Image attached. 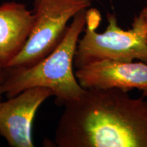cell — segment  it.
Wrapping results in <instances>:
<instances>
[{"mask_svg":"<svg viewBox=\"0 0 147 147\" xmlns=\"http://www.w3.org/2000/svg\"><path fill=\"white\" fill-rule=\"evenodd\" d=\"M119 89H85L65 106L58 147H147V101Z\"/></svg>","mask_w":147,"mask_h":147,"instance_id":"1","label":"cell"},{"mask_svg":"<svg viewBox=\"0 0 147 147\" xmlns=\"http://www.w3.org/2000/svg\"><path fill=\"white\" fill-rule=\"evenodd\" d=\"M87 10L74 16L59 45L43 59L29 67L5 69L3 94L10 98L27 89L45 87L53 92L59 105L78 98L84 89L75 76L74 59L80 36L86 26Z\"/></svg>","mask_w":147,"mask_h":147,"instance_id":"2","label":"cell"},{"mask_svg":"<svg viewBox=\"0 0 147 147\" xmlns=\"http://www.w3.org/2000/svg\"><path fill=\"white\" fill-rule=\"evenodd\" d=\"M100 16L98 11L87 10L86 26L79 38L74 67L76 69L102 60L131 62L139 59L147 63V44L144 36L143 17L134 18L131 29L125 31L118 25L115 14L108 13V26L104 33H97Z\"/></svg>","mask_w":147,"mask_h":147,"instance_id":"3","label":"cell"},{"mask_svg":"<svg viewBox=\"0 0 147 147\" xmlns=\"http://www.w3.org/2000/svg\"><path fill=\"white\" fill-rule=\"evenodd\" d=\"M91 0H34V22L26 43L5 69L23 68L48 56L63 40L67 24Z\"/></svg>","mask_w":147,"mask_h":147,"instance_id":"4","label":"cell"},{"mask_svg":"<svg viewBox=\"0 0 147 147\" xmlns=\"http://www.w3.org/2000/svg\"><path fill=\"white\" fill-rule=\"evenodd\" d=\"M53 92L45 87H34L0 101V135L12 147H34L32 127L38 108Z\"/></svg>","mask_w":147,"mask_h":147,"instance_id":"5","label":"cell"},{"mask_svg":"<svg viewBox=\"0 0 147 147\" xmlns=\"http://www.w3.org/2000/svg\"><path fill=\"white\" fill-rule=\"evenodd\" d=\"M75 76L85 89H119L128 92L134 89L147 97V63L102 60L77 69Z\"/></svg>","mask_w":147,"mask_h":147,"instance_id":"6","label":"cell"},{"mask_svg":"<svg viewBox=\"0 0 147 147\" xmlns=\"http://www.w3.org/2000/svg\"><path fill=\"white\" fill-rule=\"evenodd\" d=\"M34 22L33 11L16 1L0 5V65L5 68L26 43Z\"/></svg>","mask_w":147,"mask_h":147,"instance_id":"7","label":"cell"},{"mask_svg":"<svg viewBox=\"0 0 147 147\" xmlns=\"http://www.w3.org/2000/svg\"><path fill=\"white\" fill-rule=\"evenodd\" d=\"M5 76V69L2 66L0 65V101H1V96H2V85L4 81Z\"/></svg>","mask_w":147,"mask_h":147,"instance_id":"8","label":"cell"},{"mask_svg":"<svg viewBox=\"0 0 147 147\" xmlns=\"http://www.w3.org/2000/svg\"><path fill=\"white\" fill-rule=\"evenodd\" d=\"M140 15H142L141 14H140ZM142 16L143 17V28H144V36L145 38V40L147 44V16Z\"/></svg>","mask_w":147,"mask_h":147,"instance_id":"9","label":"cell"},{"mask_svg":"<svg viewBox=\"0 0 147 147\" xmlns=\"http://www.w3.org/2000/svg\"><path fill=\"white\" fill-rule=\"evenodd\" d=\"M140 14L143 16H147V6H146L145 8H144V9H143V10L141 11Z\"/></svg>","mask_w":147,"mask_h":147,"instance_id":"10","label":"cell"},{"mask_svg":"<svg viewBox=\"0 0 147 147\" xmlns=\"http://www.w3.org/2000/svg\"><path fill=\"white\" fill-rule=\"evenodd\" d=\"M91 1H92V2H93V1H95V0H91Z\"/></svg>","mask_w":147,"mask_h":147,"instance_id":"11","label":"cell"},{"mask_svg":"<svg viewBox=\"0 0 147 147\" xmlns=\"http://www.w3.org/2000/svg\"><path fill=\"white\" fill-rule=\"evenodd\" d=\"M146 1H147V0H146Z\"/></svg>","mask_w":147,"mask_h":147,"instance_id":"12","label":"cell"}]
</instances>
